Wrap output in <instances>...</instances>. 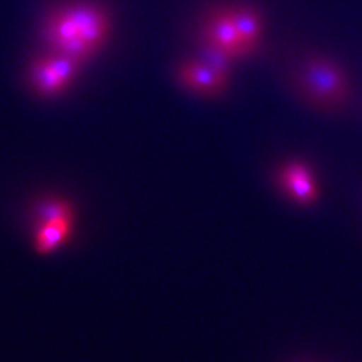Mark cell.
<instances>
[{
  "instance_id": "cell-1",
  "label": "cell",
  "mask_w": 362,
  "mask_h": 362,
  "mask_svg": "<svg viewBox=\"0 0 362 362\" xmlns=\"http://www.w3.org/2000/svg\"><path fill=\"white\" fill-rule=\"evenodd\" d=\"M110 28L105 8L90 2H74L52 11L42 25V40L50 52L83 64L105 47Z\"/></svg>"
},
{
  "instance_id": "cell-2",
  "label": "cell",
  "mask_w": 362,
  "mask_h": 362,
  "mask_svg": "<svg viewBox=\"0 0 362 362\" xmlns=\"http://www.w3.org/2000/svg\"><path fill=\"white\" fill-rule=\"evenodd\" d=\"M263 40V21L249 6H228L211 13L199 32L204 59L230 71L234 62L254 54Z\"/></svg>"
},
{
  "instance_id": "cell-3",
  "label": "cell",
  "mask_w": 362,
  "mask_h": 362,
  "mask_svg": "<svg viewBox=\"0 0 362 362\" xmlns=\"http://www.w3.org/2000/svg\"><path fill=\"white\" fill-rule=\"evenodd\" d=\"M290 83L305 103L325 112L344 109L352 93L343 68L325 56H311L291 73Z\"/></svg>"
},
{
  "instance_id": "cell-4",
  "label": "cell",
  "mask_w": 362,
  "mask_h": 362,
  "mask_svg": "<svg viewBox=\"0 0 362 362\" xmlns=\"http://www.w3.org/2000/svg\"><path fill=\"white\" fill-rule=\"evenodd\" d=\"M82 65L65 54L50 52L32 62L29 70L30 85L40 95H58L71 85Z\"/></svg>"
},
{
  "instance_id": "cell-5",
  "label": "cell",
  "mask_w": 362,
  "mask_h": 362,
  "mask_svg": "<svg viewBox=\"0 0 362 362\" xmlns=\"http://www.w3.org/2000/svg\"><path fill=\"white\" fill-rule=\"evenodd\" d=\"M175 77L181 86L202 97L222 95L230 86V71L221 70L206 59L181 62Z\"/></svg>"
},
{
  "instance_id": "cell-6",
  "label": "cell",
  "mask_w": 362,
  "mask_h": 362,
  "mask_svg": "<svg viewBox=\"0 0 362 362\" xmlns=\"http://www.w3.org/2000/svg\"><path fill=\"white\" fill-rule=\"evenodd\" d=\"M278 183L286 194L299 204H313L319 197L311 169L302 162H291L279 169Z\"/></svg>"
},
{
  "instance_id": "cell-7",
  "label": "cell",
  "mask_w": 362,
  "mask_h": 362,
  "mask_svg": "<svg viewBox=\"0 0 362 362\" xmlns=\"http://www.w3.org/2000/svg\"><path fill=\"white\" fill-rule=\"evenodd\" d=\"M71 231V223H42L37 234L35 246L40 254L52 252L54 247H58Z\"/></svg>"
},
{
  "instance_id": "cell-8",
  "label": "cell",
  "mask_w": 362,
  "mask_h": 362,
  "mask_svg": "<svg viewBox=\"0 0 362 362\" xmlns=\"http://www.w3.org/2000/svg\"><path fill=\"white\" fill-rule=\"evenodd\" d=\"M38 218L41 223H73L74 213L68 202L62 199H47L40 204Z\"/></svg>"
}]
</instances>
